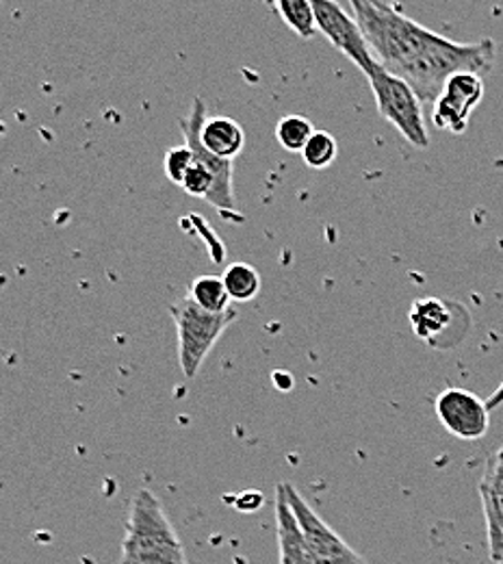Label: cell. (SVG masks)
Segmentation results:
<instances>
[{
	"label": "cell",
	"mask_w": 503,
	"mask_h": 564,
	"mask_svg": "<svg viewBox=\"0 0 503 564\" xmlns=\"http://www.w3.org/2000/svg\"><path fill=\"white\" fill-rule=\"evenodd\" d=\"M207 118H209L207 105L203 98L196 96L189 107V113L181 120V133L185 138V145H189L196 156V165L187 174L181 189L185 194H189L192 198H203V200L211 203L223 217L241 221L243 217L237 209L234 187H232L234 163L219 159L214 152H209L200 141V131H203Z\"/></svg>",
	"instance_id": "cell-2"
},
{
	"label": "cell",
	"mask_w": 503,
	"mask_h": 564,
	"mask_svg": "<svg viewBox=\"0 0 503 564\" xmlns=\"http://www.w3.org/2000/svg\"><path fill=\"white\" fill-rule=\"evenodd\" d=\"M221 279L232 302H250L261 291V274L248 263H232Z\"/></svg>",
	"instance_id": "cell-16"
},
{
	"label": "cell",
	"mask_w": 503,
	"mask_h": 564,
	"mask_svg": "<svg viewBox=\"0 0 503 564\" xmlns=\"http://www.w3.org/2000/svg\"><path fill=\"white\" fill-rule=\"evenodd\" d=\"M263 501H265V497L261 494L239 495V497L234 499V508H237V510H243V512H252V510L261 508Z\"/></svg>",
	"instance_id": "cell-20"
},
{
	"label": "cell",
	"mask_w": 503,
	"mask_h": 564,
	"mask_svg": "<svg viewBox=\"0 0 503 564\" xmlns=\"http://www.w3.org/2000/svg\"><path fill=\"white\" fill-rule=\"evenodd\" d=\"M317 131L304 116H285L276 127V140L287 152H304Z\"/></svg>",
	"instance_id": "cell-17"
},
{
	"label": "cell",
	"mask_w": 503,
	"mask_h": 564,
	"mask_svg": "<svg viewBox=\"0 0 503 564\" xmlns=\"http://www.w3.org/2000/svg\"><path fill=\"white\" fill-rule=\"evenodd\" d=\"M196 165V156L192 152L189 145H178V148H170L165 152V159H163V170H165V176L170 183L174 185H183L187 174L192 172V167Z\"/></svg>",
	"instance_id": "cell-19"
},
{
	"label": "cell",
	"mask_w": 503,
	"mask_h": 564,
	"mask_svg": "<svg viewBox=\"0 0 503 564\" xmlns=\"http://www.w3.org/2000/svg\"><path fill=\"white\" fill-rule=\"evenodd\" d=\"M189 297L205 311L209 313H228L232 306H230V295H228V289L223 284L221 276H214V274H207V276H198L196 281L189 284Z\"/></svg>",
	"instance_id": "cell-14"
},
{
	"label": "cell",
	"mask_w": 503,
	"mask_h": 564,
	"mask_svg": "<svg viewBox=\"0 0 503 564\" xmlns=\"http://www.w3.org/2000/svg\"><path fill=\"white\" fill-rule=\"evenodd\" d=\"M272 380H274V387L278 391H291L293 389V376L287 373V371H274Z\"/></svg>",
	"instance_id": "cell-21"
},
{
	"label": "cell",
	"mask_w": 503,
	"mask_h": 564,
	"mask_svg": "<svg viewBox=\"0 0 503 564\" xmlns=\"http://www.w3.org/2000/svg\"><path fill=\"white\" fill-rule=\"evenodd\" d=\"M274 9L278 11L288 29L302 40H310L319 31L313 2L308 0H278Z\"/></svg>",
	"instance_id": "cell-15"
},
{
	"label": "cell",
	"mask_w": 503,
	"mask_h": 564,
	"mask_svg": "<svg viewBox=\"0 0 503 564\" xmlns=\"http://www.w3.org/2000/svg\"><path fill=\"white\" fill-rule=\"evenodd\" d=\"M451 304L442 302L438 297H424L417 300L411 308V324L415 335L430 344V346H442V337L447 335V328L453 326L456 315L451 313Z\"/></svg>",
	"instance_id": "cell-12"
},
{
	"label": "cell",
	"mask_w": 503,
	"mask_h": 564,
	"mask_svg": "<svg viewBox=\"0 0 503 564\" xmlns=\"http://www.w3.org/2000/svg\"><path fill=\"white\" fill-rule=\"evenodd\" d=\"M172 319L178 330V360L187 380H194L211 354L219 337L228 330V326L237 319V311L228 313H209L200 308L189 295L172 304Z\"/></svg>",
	"instance_id": "cell-4"
},
{
	"label": "cell",
	"mask_w": 503,
	"mask_h": 564,
	"mask_svg": "<svg viewBox=\"0 0 503 564\" xmlns=\"http://www.w3.org/2000/svg\"><path fill=\"white\" fill-rule=\"evenodd\" d=\"M313 9L319 33L339 53H343L367 78L380 68L354 15H348V11L332 0H313Z\"/></svg>",
	"instance_id": "cell-6"
},
{
	"label": "cell",
	"mask_w": 503,
	"mask_h": 564,
	"mask_svg": "<svg viewBox=\"0 0 503 564\" xmlns=\"http://www.w3.org/2000/svg\"><path fill=\"white\" fill-rule=\"evenodd\" d=\"M497 564H503V554H502V558H500V561H497Z\"/></svg>",
	"instance_id": "cell-22"
},
{
	"label": "cell",
	"mask_w": 503,
	"mask_h": 564,
	"mask_svg": "<svg viewBox=\"0 0 503 564\" xmlns=\"http://www.w3.org/2000/svg\"><path fill=\"white\" fill-rule=\"evenodd\" d=\"M480 497L491 558L497 563L503 554V445L486 463L480 480Z\"/></svg>",
	"instance_id": "cell-10"
},
{
	"label": "cell",
	"mask_w": 503,
	"mask_h": 564,
	"mask_svg": "<svg viewBox=\"0 0 503 564\" xmlns=\"http://www.w3.org/2000/svg\"><path fill=\"white\" fill-rule=\"evenodd\" d=\"M484 76L471 72L451 76L431 107L434 127L438 131L462 135L471 122L473 111L484 100Z\"/></svg>",
	"instance_id": "cell-7"
},
{
	"label": "cell",
	"mask_w": 503,
	"mask_h": 564,
	"mask_svg": "<svg viewBox=\"0 0 503 564\" xmlns=\"http://www.w3.org/2000/svg\"><path fill=\"white\" fill-rule=\"evenodd\" d=\"M434 409L442 427L462 441H478L491 427V406L467 389H445Z\"/></svg>",
	"instance_id": "cell-9"
},
{
	"label": "cell",
	"mask_w": 503,
	"mask_h": 564,
	"mask_svg": "<svg viewBox=\"0 0 503 564\" xmlns=\"http://www.w3.org/2000/svg\"><path fill=\"white\" fill-rule=\"evenodd\" d=\"M120 564H189L161 499L147 489L131 499Z\"/></svg>",
	"instance_id": "cell-3"
},
{
	"label": "cell",
	"mask_w": 503,
	"mask_h": 564,
	"mask_svg": "<svg viewBox=\"0 0 503 564\" xmlns=\"http://www.w3.org/2000/svg\"><path fill=\"white\" fill-rule=\"evenodd\" d=\"M339 143L328 131H317L302 152V159L313 170H326L337 161Z\"/></svg>",
	"instance_id": "cell-18"
},
{
	"label": "cell",
	"mask_w": 503,
	"mask_h": 564,
	"mask_svg": "<svg viewBox=\"0 0 503 564\" xmlns=\"http://www.w3.org/2000/svg\"><path fill=\"white\" fill-rule=\"evenodd\" d=\"M378 113L415 148H428L430 133L424 120V102L415 89L382 66L369 76Z\"/></svg>",
	"instance_id": "cell-5"
},
{
	"label": "cell",
	"mask_w": 503,
	"mask_h": 564,
	"mask_svg": "<svg viewBox=\"0 0 503 564\" xmlns=\"http://www.w3.org/2000/svg\"><path fill=\"white\" fill-rule=\"evenodd\" d=\"M276 536L281 550V564H317L295 519V512L288 503L285 482L276 487Z\"/></svg>",
	"instance_id": "cell-11"
},
{
	"label": "cell",
	"mask_w": 503,
	"mask_h": 564,
	"mask_svg": "<svg viewBox=\"0 0 503 564\" xmlns=\"http://www.w3.org/2000/svg\"><path fill=\"white\" fill-rule=\"evenodd\" d=\"M350 9L369 48L373 51V57L391 74H397L411 62H415L438 35L393 4L375 0H350Z\"/></svg>",
	"instance_id": "cell-1"
},
{
	"label": "cell",
	"mask_w": 503,
	"mask_h": 564,
	"mask_svg": "<svg viewBox=\"0 0 503 564\" xmlns=\"http://www.w3.org/2000/svg\"><path fill=\"white\" fill-rule=\"evenodd\" d=\"M200 141L209 152H214L219 159L234 161V156H239V152L245 145V133H243L241 124L232 118L209 116L200 131Z\"/></svg>",
	"instance_id": "cell-13"
},
{
	"label": "cell",
	"mask_w": 503,
	"mask_h": 564,
	"mask_svg": "<svg viewBox=\"0 0 503 564\" xmlns=\"http://www.w3.org/2000/svg\"><path fill=\"white\" fill-rule=\"evenodd\" d=\"M288 503L295 519L304 532L308 550L317 564H367L359 552H354L332 528H328L321 517L308 506V501L285 482Z\"/></svg>",
	"instance_id": "cell-8"
}]
</instances>
